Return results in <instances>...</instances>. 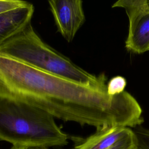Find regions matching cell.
Segmentation results:
<instances>
[{"mask_svg": "<svg viewBox=\"0 0 149 149\" xmlns=\"http://www.w3.org/2000/svg\"><path fill=\"white\" fill-rule=\"evenodd\" d=\"M68 139L47 111L0 94V140L13 146L48 148L66 145Z\"/></svg>", "mask_w": 149, "mask_h": 149, "instance_id": "7a4b0ae2", "label": "cell"}, {"mask_svg": "<svg viewBox=\"0 0 149 149\" xmlns=\"http://www.w3.org/2000/svg\"><path fill=\"white\" fill-rule=\"evenodd\" d=\"M29 3L19 0H0V14L25 6Z\"/></svg>", "mask_w": 149, "mask_h": 149, "instance_id": "8fae6325", "label": "cell"}, {"mask_svg": "<svg viewBox=\"0 0 149 149\" xmlns=\"http://www.w3.org/2000/svg\"><path fill=\"white\" fill-rule=\"evenodd\" d=\"M126 80L121 76L112 77L107 83V92L110 95H116L125 91Z\"/></svg>", "mask_w": 149, "mask_h": 149, "instance_id": "9c48e42d", "label": "cell"}, {"mask_svg": "<svg viewBox=\"0 0 149 149\" xmlns=\"http://www.w3.org/2000/svg\"><path fill=\"white\" fill-rule=\"evenodd\" d=\"M108 149H137L136 138L133 130L131 129Z\"/></svg>", "mask_w": 149, "mask_h": 149, "instance_id": "ba28073f", "label": "cell"}, {"mask_svg": "<svg viewBox=\"0 0 149 149\" xmlns=\"http://www.w3.org/2000/svg\"><path fill=\"white\" fill-rule=\"evenodd\" d=\"M107 83H76L0 53V94L34 105L65 122L96 129L140 126L144 120L135 98L126 91L110 95Z\"/></svg>", "mask_w": 149, "mask_h": 149, "instance_id": "6da1fadb", "label": "cell"}, {"mask_svg": "<svg viewBox=\"0 0 149 149\" xmlns=\"http://www.w3.org/2000/svg\"><path fill=\"white\" fill-rule=\"evenodd\" d=\"M133 131L136 138L137 149H149V130L139 126Z\"/></svg>", "mask_w": 149, "mask_h": 149, "instance_id": "30bf717a", "label": "cell"}, {"mask_svg": "<svg viewBox=\"0 0 149 149\" xmlns=\"http://www.w3.org/2000/svg\"><path fill=\"white\" fill-rule=\"evenodd\" d=\"M112 8H122L129 19L125 47L130 52L142 54L149 51V0H119Z\"/></svg>", "mask_w": 149, "mask_h": 149, "instance_id": "277c9868", "label": "cell"}, {"mask_svg": "<svg viewBox=\"0 0 149 149\" xmlns=\"http://www.w3.org/2000/svg\"><path fill=\"white\" fill-rule=\"evenodd\" d=\"M0 53L76 83L98 84L107 81L104 73L96 76L87 72L45 43L35 32L31 22L1 45Z\"/></svg>", "mask_w": 149, "mask_h": 149, "instance_id": "3957f363", "label": "cell"}, {"mask_svg": "<svg viewBox=\"0 0 149 149\" xmlns=\"http://www.w3.org/2000/svg\"><path fill=\"white\" fill-rule=\"evenodd\" d=\"M34 10L27 5L0 14V45L23 29L31 22Z\"/></svg>", "mask_w": 149, "mask_h": 149, "instance_id": "8992f818", "label": "cell"}, {"mask_svg": "<svg viewBox=\"0 0 149 149\" xmlns=\"http://www.w3.org/2000/svg\"><path fill=\"white\" fill-rule=\"evenodd\" d=\"M58 31L71 42L86 18L80 0H51L48 1Z\"/></svg>", "mask_w": 149, "mask_h": 149, "instance_id": "5b68a950", "label": "cell"}, {"mask_svg": "<svg viewBox=\"0 0 149 149\" xmlns=\"http://www.w3.org/2000/svg\"><path fill=\"white\" fill-rule=\"evenodd\" d=\"M131 129L106 126L98 129L86 139L75 137L74 149H108L126 134Z\"/></svg>", "mask_w": 149, "mask_h": 149, "instance_id": "52a82bcc", "label": "cell"}, {"mask_svg": "<svg viewBox=\"0 0 149 149\" xmlns=\"http://www.w3.org/2000/svg\"><path fill=\"white\" fill-rule=\"evenodd\" d=\"M11 149H48V148L41 146H13Z\"/></svg>", "mask_w": 149, "mask_h": 149, "instance_id": "7c38bea8", "label": "cell"}]
</instances>
